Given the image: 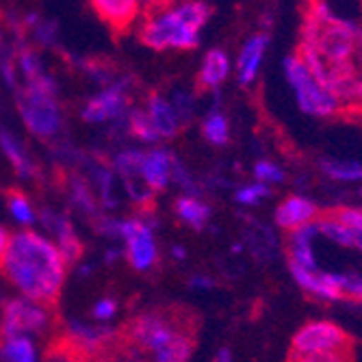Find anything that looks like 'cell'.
Listing matches in <instances>:
<instances>
[{
	"label": "cell",
	"mask_w": 362,
	"mask_h": 362,
	"mask_svg": "<svg viewBox=\"0 0 362 362\" xmlns=\"http://www.w3.org/2000/svg\"><path fill=\"white\" fill-rule=\"evenodd\" d=\"M254 174H256V178H258L262 185H265V182H282V180H284V172H282L278 165H274V163H269V160H260V163H256Z\"/></svg>",
	"instance_id": "cell-32"
},
{
	"label": "cell",
	"mask_w": 362,
	"mask_h": 362,
	"mask_svg": "<svg viewBox=\"0 0 362 362\" xmlns=\"http://www.w3.org/2000/svg\"><path fill=\"white\" fill-rule=\"evenodd\" d=\"M284 72L295 95H298V105L302 111L317 115V117H327V115H334L341 109V103L325 87H321V83L308 72V68L298 54L286 57Z\"/></svg>",
	"instance_id": "cell-5"
},
{
	"label": "cell",
	"mask_w": 362,
	"mask_h": 362,
	"mask_svg": "<svg viewBox=\"0 0 362 362\" xmlns=\"http://www.w3.org/2000/svg\"><path fill=\"white\" fill-rule=\"evenodd\" d=\"M337 282L339 288L343 293V298L362 302V278L354 276V274H337Z\"/></svg>",
	"instance_id": "cell-30"
},
{
	"label": "cell",
	"mask_w": 362,
	"mask_h": 362,
	"mask_svg": "<svg viewBox=\"0 0 362 362\" xmlns=\"http://www.w3.org/2000/svg\"><path fill=\"white\" fill-rule=\"evenodd\" d=\"M291 274L302 288H306L308 293L317 295L321 300H343V293L339 288L337 282V274H317V272H308L304 267H300L298 262H288Z\"/></svg>",
	"instance_id": "cell-11"
},
{
	"label": "cell",
	"mask_w": 362,
	"mask_h": 362,
	"mask_svg": "<svg viewBox=\"0 0 362 362\" xmlns=\"http://www.w3.org/2000/svg\"><path fill=\"white\" fill-rule=\"evenodd\" d=\"M9 243H11V237L7 230L0 226V269L5 265V256H7V250H9Z\"/></svg>",
	"instance_id": "cell-36"
},
{
	"label": "cell",
	"mask_w": 362,
	"mask_h": 362,
	"mask_svg": "<svg viewBox=\"0 0 362 362\" xmlns=\"http://www.w3.org/2000/svg\"><path fill=\"white\" fill-rule=\"evenodd\" d=\"M48 321L46 310L30 300H9L3 308V337H24L26 332L42 330Z\"/></svg>",
	"instance_id": "cell-8"
},
{
	"label": "cell",
	"mask_w": 362,
	"mask_h": 362,
	"mask_svg": "<svg viewBox=\"0 0 362 362\" xmlns=\"http://www.w3.org/2000/svg\"><path fill=\"white\" fill-rule=\"evenodd\" d=\"M128 100H126V93L122 89V85L109 87L103 93H98L93 100L85 107L83 117L87 122H103V119H111L117 117L124 109H126Z\"/></svg>",
	"instance_id": "cell-13"
},
{
	"label": "cell",
	"mask_w": 362,
	"mask_h": 362,
	"mask_svg": "<svg viewBox=\"0 0 362 362\" xmlns=\"http://www.w3.org/2000/svg\"><path fill=\"white\" fill-rule=\"evenodd\" d=\"M267 195H269V187L262 185V182H256V185L239 189L235 197H237L239 204H254V202L260 200V197H267Z\"/></svg>",
	"instance_id": "cell-33"
},
{
	"label": "cell",
	"mask_w": 362,
	"mask_h": 362,
	"mask_svg": "<svg viewBox=\"0 0 362 362\" xmlns=\"http://www.w3.org/2000/svg\"><path fill=\"white\" fill-rule=\"evenodd\" d=\"M128 126H130V133L139 139H144V141H156L160 137L156 126L152 124V119L148 115V111H133L128 117Z\"/></svg>",
	"instance_id": "cell-24"
},
{
	"label": "cell",
	"mask_w": 362,
	"mask_h": 362,
	"mask_svg": "<svg viewBox=\"0 0 362 362\" xmlns=\"http://www.w3.org/2000/svg\"><path fill=\"white\" fill-rule=\"evenodd\" d=\"M174 254H176L178 258H185V250H182V247H174Z\"/></svg>",
	"instance_id": "cell-40"
},
{
	"label": "cell",
	"mask_w": 362,
	"mask_h": 362,
	"mask_svg": "<svg viewBox=\"0 0 362 362\" xmlns=\"http://www.w3.org/2000/svg\"><path fill=\"white\" fill-rule=\"evenodd\" d=\"M195 347L193 332H176L158 349H154V362H187Z\"/></svg>",
	"instance_id": "cell-18"
},
{
	"label": "cell",
	"mask_w": 362,
	"mask_h": 362,
	"mask_svg": "<svg viewBox=\"0 0 362 362\" xmlns=\"http://www.w3.org/2000/svg\"><path fill=\"white\" fill-rule=\"evenodd\" d=\"M141 163H144V154L141 152L128 150V152H122L115 158V168H117V172L124 178H133V174H137L141 170Z\"/></svg>",
	"instance_id": "cell-29"
},
{
	"label": "cell",
	"mask_w": 362,
	"mask_h": 362,
	"mask_svg": "<svg viewBox=\"0 0 362 362\" xmlns=\"http://www.w3.org/2000/svg\"><path fill=\"white\" fill-rule=\"evenodd\" d=\"M115 308L117 304L113 300H103V302H98L95 308H93V317L95 319H111L115 315Z\"/></svg>",
	"instance_id": "cell-35"
},
{
	"label": "cell",
	"mask_w": 362,
	"mask_h": 362,
	"mask_svg": "<svg viewBox=\"0 0 362 362\" xmlns=\"http://www.w3.org/2000/svg\"><path fill=\"white\" fill-rule=\"evenodd\" d=\"M91 9L115 33H126L139 16V3L135 0H93Z\"/></svg>",
	"instance_id": "cell-10"
},
{
	"label": "cell",
	"mask_w": 362,
	"mask_h": 362,
	"mask_svg": "<svg viewBox=\"0 0 362 362\" xmlns=\"http://www.w3.org/2000/svg\"><path fill=\"white\" fill-rule=\"evenodd\" d=\"M5 195H7V204H9L13 217H16L18 221H22V223H30L35 215H33V209H30V204H28L26 197H24L20 191H16V189H9Z\"/></svg>",
	"instance_id": "cell-27"
},
{
	"label": "cell",
	"mask_w": 362,
	"mask_h": 362,
	"mask_svg": "<svg viewBox=\"0 0 362 362\" xmlns=\"http://www.w3.org/2000/svg\"><path fill=\"white\" fill-rule=\"evenodd\" d=\"M122 235L128 245V260L130 265L139 272H146L154 265L156 247L152 241V228L141 219L122 221Z\"/></svg>",
	"instance_id": "cell-9"
},
{
	"label": "cell",
	"mask_w": 362,
	"mask_h": 362,
	"mask_svg": "<svg viewBox=\"0 0 362 362\" xmlns=\"http://www.w3.org/2000/svg\"><path fill=\"white\" fill-rule=\"evenodd\" d=\"M148 115L156 126L160 137H174L178 133V113L176 109L160 95H150L148 100Z\"/></svg>",
	"instance_id": "cell-17"
},
{
	"label": "cell",
	"mask_w": 362,
	"mask_h": 362,
	"mask_svg": "<svg viewBox=\"0 0 362 362\" xmlns=\"http://www.w3.org/2000/svg\"><path fill=\"white\" fill-rule=\"evenodd\" d=\"M298 57L341 107H362V26L337 18L325 3H313Z\"/></svg>",
	"instance_id": "cell-1"
},
{
	"label": "cell",
	"mask_w": 362,
	"mask_h": 362,
	"mask_svg": "<svg viewBox=\"0 0 362 362\" xmlns=\"http://www.w3.org/2000/svg\"><path fill=\"white\" fill-rule=\"evenodd\" d=\"M74 202H78L87 211H93V200H91V195H89V189L81 180L74 182Z\"/></svg>",
	"instance_id": "cell-34"
},
{
	"label": "cell",
	"mask_w": 362,
	"mask_h": 362,
	"mask_svg": "<svg viewBox=\"0 0 362 362\" xmlns=\"http://www.w3.org/2000/svg\"><path fill=\"white\" fill-rule=\"evenodd\" d=\"M291 362H354V354H351V347L310 354V356H293L291 354Z\"/></svg>",
	"instance_id": "cell-28"
},
{
	"label": "cell",
	"mask_w": 362,
	"mask_h": 362,
	"mask_svg": "<svg viewBox=\"0 0 362 362\" xmlns=\"http://www.w3.org/2000/svg\"><path fill=\"white\" fill-rule=\"evenodd\" d=\"M354 247H358L362 252V230L360 233H354Z\"/></svg>",
	"instance_id": "cell-39"
},
{
	"label": "cell",
	"mask_w": 362,
	"mask_h": 362,
	"mask_svg": "<svg viewBox=\"0 0 362 362\" xmlns=\"http://www.w3.org/2000/svg\"><path fill=\"white\" fill-rule=\"evenodd\" d=\"M18 107L30 133H35L40 137H52L59 130L61 115H59V109L52 95L26 87L20 93Z\"/></svg>",
	"instance_id": "cell-7"
},
{
	"label": "cell",
	"mask_w": 362,
	"mask_h": 362,
	"mask_svg": "<svg viewBox=\"0 0 362 362\" xmlns=\"http://www.w3.org/2000/svg\"><path fill=\"white\" fill-rule=\"evenodd\" d=\"M174 158L165 150H152L144 156L141 163V176L150 189H165L172 176Z\"/></svg>",
	"instance_id": "cell-14"
},
{
	"label": "cell",
	"mask_w": 362,
	"mask_h": 362,
	"mask_svg": "<svg viewBox=\"0 0 362 362\" xmlns=\"http://www.w3.org/2000/svg\"><path fill=\"white\" fill-rule=\"evenodd\" d=\"M217 362H233V356H230L228 349H221V351L217 354Z\"/></svg>",
	"instance_id": "cell-38"
},
{
	"label": "cell",
	"mask_w": 362,
	"mask_h": 362,
	"mask_svg": "<svg viewBox=\"0 0 362 362\" xmlns=\"http://www.w3.org/2000/svg\"><path fill=\"white\" fill-rule=\"evenodd\" d=\"M321 168L327 176H332L337 180H362V163L323 160Z\"/></svg>",
	"instance_id": "cell-23"
},
{
	"label": "cell",
	"mask_w": 362,
	"mask_h": 362,
	"mask_svg": "<svg viewBox=\"0 0 362 362\" xmlns=\"http://www.w3.org/2000/svg\"><path fill=\"white\" fill-rule=\"evenodd\" d=\"M267 44H269V37L267 35H256L252 37L241 54H239V63H237V68H239V83L247 85L254 81L258 68H260V61H262V54H265L267 50Z\"/></svg>",
	"instance_id": "cell-16"
},
{
	"label": "cell",
	"mask_w": 362,
	"mask_h": 362,
	"mask_svg": "<svg viewBox=\"0 0 362 362\" xmlns=\"http://www.w3.org/2000/svg\"><path fill=\"white\" fill-rule=\"evenodd\" d=\"M146 24L141 26V42L154 50L165 48H195L197 33L211 16L206 3H182V5H150Z\"/></svg>",
	"instance_id": "cell-3"
},
{
	"label": "cell",
	"mask_w": 362,
	"mask_h": 362,
	"mask_svg": "<svg viewBox=\"0 0 362 362\" xmlns=\"http://www.w3.org/2000/svg\"><path fill=\"white\" fill-rule=\"evenodd\" d=\"M317 217V206L306 200V197H300V195H291L286 200L278 206L276 211V221L280 228L284 230H298L302 226H308L313 223Z\"/></svg>",
	"instance_id": "cell-12"
},
{
	"label": "cell",
	"mask_w": 362,
	"mask_h": 362,
	"mask_svg": "<svg viewBox=\"0 0 362 362\" xmlns=\"http://www.w3.org/2000/svg\"><path fill=\"white\" fill-rule=\"evenodd\" d=\"M128 362H144V360H128Z\"/></svg>",
	"instance_id": "cell-41"
},
{
	"label": "cell",
	"mask_w": 362,
	"mask_h": 362,
	"mask_svg": "<svg viewBox=\"0 0 362 362\" xmlns=\"http://www.w3.org/2000/svg\"><path fill=\"white\" fill-rule=\"evenodd\" d=\"M3 356L9 362H35V349H33V343L26 337L5 339Z\"/></svg>",
	"instance_id": "cell-22"
},
{
	"label": "cell",
	"mask_w": 362,
	"mask_h": 362,
	"mask_svg": "<svg viewBox=\"0 0 362 362\" xmlns=\"http://www.w3.org/2000/svg\"><path fill=\"white\" fill-rule=\"evenodd\" d=\"M325 217L339 221L341 226L351 230V233H360L362 230V211H358V209H337Z\"/></svg>",
	"instance_id": "cell-31"
},
{
	"label": "cell",
	"mask_w": 362,
	"mask_h": 362,
	"mask_svg": "<svg viewBox=\"0 0 362 362\" xmlns=\"http://www.w3.org/2000/svg\"><path fill=\"white\" fill-rule=\"evenodd\" d=\"M317 228H319V233L325 235L327 239H332L334 243L339 245H351L354 247V233L351 230H347L345 226H341L339 221L330 219V217H321L317 219Z\"/></svg>",
	"instance_id": "cell-25"
},
{
	"label": "cell",
	"mask_w": 362,
	"mask_h": 362,
	"mask_svg": "<svg viewBox=\"0 0 362 362\" xmlns=\"http://www.w3.org/2000/svg\"><path fill=\"white\" fill-rule=\"evenodd\" d=\"M351 347V339L345 330L332 321H310L293 337L291 354L293 356H310L321 351H334Z\"/></svg>",
	"instance_id": "cell-6"
},
{
	"label": "cell",
	"mask_w": 362,
	"mask_h": 362,
	"mask_svg": "<svg viewBox=\"0 0 362 362\" xmlns=\"http://www.w3.org/2000/svg\"><path fill=\"white\" fill-rule=\"evenodd\" d=\"M44 219L46 223L54 230V235L59 239V252L63 256V260H68V262H74L83 256V243L81 239L74 235V230L70 226V221H65L63 217H57L52 213H44Z\"/></svg>",
	"instance_id": "cell-15"
},
{
	"label": "cell",
	"mask_w": 362,
	"mask_h": 362,
	"mask_svg": "<svg viewBox=\"0 0 362 362\" xmlns=\"http://www.w3.org/2000/svg\"><path fill=\"white\" fill-rule=\"evenodd\" d=\"M202 133H204V137H206L211 144L223 146V144L228 141V119H226V115H221V113H211V115L204 119V124H202Z\"/></svg>",
	"instance_id": "cell-26"
},
{
	"label": "cell",
	"mask_w": 362,
	"mask_h": 362,
	"mask_svg": "<svg viewBox=\"0 0 362 362\" xmlns=\"http://www.w3.org/2000/svg\"><path fill=\"white\" fill-rule=\"evenodd\" d=\"M176 211H178L180 219H185L193 228H202L211 217V209L206 204H202L200 200H195V197H180L176 204Z\"/></svg>",
	"instance_id": "cell-20"
},
{
	"label": "cell",
	"mask_w": 362,
	"mask_h": 362,
	"mask_svg": "<svg viewBox=\"0 0 362 362\" xmlns=\"http://www.w3.org/2000/svg\"><path fill=\"white\" fill-rule=\"evenodd\" d=\"M3 269L30 302L46 308L57 304L65 280V260L59 247L44 237L30 230L13 235Z\"/></svg>",
	"instance_id": "cell-2"
},
{
	"label": "cell",
	"mask_w": 362,
	"mask_h": 362,
	"mask_svg": "<svg viewBox=\"0 0 362 362\" xmlns=\"http://www.w3.org/2000/svg\"><path fill=\"white\" fill-rule=\"evenodd\" d=\"M197 319L180 308L148 310L130 319L119 332V347H135L154 351L176 332H195Z\"/></svg>",
	"instance_id": "cell-4"
},
{
	"label": "cell",
	"mask_w": 362,
	"mask_h": 362,
	"mask_svg": "<svg viewBox=\"0 0 362 362\" xmlns=\"http://www.w3.org/2000/svg\"><path fill=\"white\" fill-rule=\"evenodd\" d=\"M0 148L5 150L7 158L13 163V168H16L22 176H28V174H30V170H33L30 160L26 158V154H24V150L20 148V144L11 137V133H9V130H5V128H0Z\"/></svg>",
	"instance_id": "cell-21"
},
{
	"label": "cell",
	"mask_w": 362,
	"mask_h": 362,
	"mask_svg": "<svg viewBox=\"0 0 362 362\" xmlns=\"http://www.w3.org/2000/svg\"><path fill=\"white\" fill-rule=\"evenodd\" d=\"M230 70V61L223 50H211L204 57V65L200 72V85L202 87H217Z\"/></svg>",
	"instance_id": "cell-19"
},
{
	"label": "cell",
	"mask_w": 362,
	"mask_h": 362,
	"mask_svg": "<svg viewBox=\"0 0 362 362\" xmlns=\"http://www.w3.org/2000/svg\"><path fill=\"white\" fill-rule=\"evenodd\" d=\"M191 284H193V286H213V282H211L209 278H193Z\"/></svg>",
	"instance_id": "cell-37"
}]
</instances>
